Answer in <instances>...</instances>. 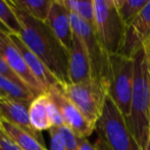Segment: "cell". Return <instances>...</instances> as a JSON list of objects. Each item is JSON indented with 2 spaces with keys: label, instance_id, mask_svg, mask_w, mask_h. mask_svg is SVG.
<instances>
[{
  "label": "cell",
  "instance_id": "6da1fadb",
  "mask_svg": "<svg viewBox=\"0 0 150 150\" xmlns=\"http://www.w3.org/2000/svg\"><path fill=\"white\" fill-rule=\"evenodd\" d=\"M22 25L18 37L56 77L60 84L69 83V52L46 22L36 20L8 0Z\"/></svg>",
  "mask_w": 150,
  "mask_h": 150
},
{
  "label": "cell",
  "instance_id": "7a4b0ae2",
  "mask_svg": "<svg viewBox=\"0 0 150 150\" xmlns=\"http://www.w3.org/2000/svg\"><path fill=\"white\" fill-rule=\"evenodd\" d=\"M134 88L129 130L143 149L150 138V59L144 47L134 57Z\"/></svg>",
  "mask_w": 150,
  "mask_h": 150
},
{
  "label": "cell",
  "instance_id": "3957f363",
  "mask_svg": "<svg viewBox=\"0 0 150 150\" xmlns=\"http://www.w3.org/2000/svg\"><path fill=\"white\" fill-rule=\"evenodd\" d=\"M107 94L124 117L131 114L134 88V60L120 54L109 55L106 78Z\"/></svg>",
  "mask_w": 150,
  "mask_h": 150
},
{
  "label": "cell",
  "instance_id": "277c9868",
  "mask_svg": "<svg viewBox=\"0 0 150 150\" xmlns=\"http://www.w3.org/2000/svg\"><path fill=\"white\" fill-rule=\"evenodd\" d=\"M62 93L76 105L92 124L96 126L102 114L107 94V85L104 80L92 78L82 83L60 84Z\"/></svg>",
  "mask_w": 150,
  "mask_h": 150
},
{
  "label": "cell",
  "instance_id": "5b68a950",
  "mask_svg": "<svg viewBox=\"0 0 150 150\" xmlns=\"http://www.w3.org/2000/svg\"><path fill=\"white\" fill-rule=\"evenodd\" d=\"M95 33L108 55L120 54L126 34L115 0H94Z\"/></svg>",
  "mask_w": 150,
  "mask_h": 150
},
{
  "label": "cell",
  "instance_id": "8992f818",
  "mask_svg": "<svg viewBox=\"0 0 150 150\" xmlns=\"http://www.w3.org/2000/svg\"><path fill=\"white\" fill-rule=\"evenodd\" d=\"M96 130L98 136L104 139L112 150H142L129 130L126 118L109 97L96 123Z\"/></svg>",
  "mask_w": 150,
  "mask_h": 150
},
{
  "label": "cell",
  "instance_id": "52a82bcc",
  "mask_svg": "<svg viewBox=\"0 0 150 150\" xmlns=\"http://www.w3.org/2000/svg\"><path fill=\"white\" fill-rule=\"evenodd\" d=\"M69 19H71V25L74 33L80 37L88 52L93 78L105 81L107 70H108L109 55L101 45L95 30L87 22L82 20L73 12H69Z\"/></svg>",
  "mask_w": 150,
  "mask_h": 150
},
{
  "label": "cell",
  "instance_id": "ba28073f",
  "mask_svg": "<svg viewBox=\"0 0 150 150\" xmlns=\"http://www.w3.org/2000/svg\"><path fill=\"white\" fill-rule=\"evenodd\" d=\"M46 95L58 107L65 126L71 128L79 138H87L96 130V126L91 123L76 105L63 94L59 83L50 88Z\"/></svg>",
  "mask_w": 150,
  "mask_h": 150
},
{
  "label": "cell",
  "instance_id": "9c48e42d",
  "mask_svg": "<svg viewBox=\"0 0 150 150\" xmlns=\"http://www.w3.org/2000/svg\"><path fill=\"white\" fill-rule=\"evenodd\" d=\"M0 54L5 59L11 70L30 88L34 96L38 97L46 94L42 85L29 69L22 54L10 38V35L0 33Z\"/></svg>",
  "mask_w": 150,
  "mask_h": 150
},
{
  "label": "cell",
  "instance_id": "30bf717a",
  "mask_svg": "<svg viewBox=\"0 0 150 150\" xmlns=\"http://www.w3.org/2000/svg\"><path fill=\"white\" fill-rule=\"evenodd\" d=\"M150 40V0L134 22L126 28L120 55L133 58Z\"/></svg>",
  "mask_w": 150,
  "mask_h": 150
},
{
  "label": "cell",
  "instance_id": "8fae6325",
  "mask_svg": "<svg viewBox=\"0 0 150 150\" xmlns=\"http://www.w3.org/2000/svg\"><path fill=\"white\" fill-rule=\"evenodd\" d=\"M69 83L87 82L93 78L88 52L82 40L75 33H74L71 50H69Z\"/></svg>",
  "mask_w": 150,
  "mask_h": 150
},
{
  "label": "cell",
  "instance_id": "7c38bea8",
  "mask_svg": "<svg viewBox=\"0 0 150 150\" xmlns=\"http://www.w3.org/2000/svg\"><path fill=\"white\" fill-rule=\"evenodd\" d=\"M29 107L30 105L24 103L16 102L7 98H0V117L28 132L45 146L42 133L37 132L31 124Z\"/></svg>",
  "mask_w": 150,
  "mask_h": 150
},
{
  "label": "cell",
  "instance_id": "4fadbf2b",
  "mask_svg": "<svg viewBox=\"0 0 150 150\" xmlns=\"http://www.w3.org/2000/svg\"><path fill=\"white\" fill-rule=\"evenodd\" d=\"M46 23L69 52L73 43L74 31L71 25L69 11L64 6L62 0H52L51 8Z\"/></svg>",
  "mask_w": 150,
  "mask_h": 150
},
{
  "label": "cell",
  "instance_id": "5bb4252c",
  "mask_svg": "<svg viewBox=\"0 0 150 150\" xmlns=\"http://www.w3.org/2000/svg\"><path fill=\"white\" fill-rule=\"evenodd\" d=\"M10 38L13 41V43L16 45V47L18 48L24 60L26 61L29 69L36 77V79L39 81V83L42 85L45 93H47V90L50 88L59 83L55 76L52 74L49 69L44 65V63L31 50H29L27 47V45L23 42V40L18 35H10Z\"/></svg>",
  "mask_w": 150,
  "mask_h": 150
},
{
  "label": "cell",
  "instance_id": "9a60e30c",
  "mask_svg": "<svg viewBox=\"0 0 150 150\" xmlns=\"http://www.w3.org/2000/svg\"><path fill=\"white\" fill-rule=\"evenodd\" d=\"M31 124L37 132L42 133L52 128L48 113V97L46 94L36 97L29 107Z\"/></svg>",
  "mask_w": 150,
  "mask_h": 150
},
{
  "label": "cell",
  "instance_id": "2e32d148",
  "mask_svg": "<svg viewBox=\"0 0 150 150\" xmlns=\"http://www.w3.org/2000/svg\"><path fill=\"white\" fill-rule=\"evenodd\" d=\"M0 128L22 150H47L34 136L2 118L0 119Z\"/></svg>",
  "mask_w": 150,
  "mask_h": 150
},
{
  "label": "cell",
  "instance_id": "e0dca14e",
  "mask_svg": "<svg viewBox=\"0 0 150 150\" xmlns=\"http://www.w3.org/2000/svg\"><path fill=\"white\" fill-rule=\"evenodd\" d=\"M13 5L36 20L47 22L52 0H10Z\"/></svg>",
  "mask_w": 150,
  "mask_h": 150
},
{
  "label": "cell",
  "instance_id": "ac0fdd59",
  "mask_svg": "<svg viewBox=\"0 0 150 150\" xmlns=\"http://www.w3.org/2000/svg\"><path fill=\"white\" fill-rule=\"evenodd\" d=\"M0 88L7 99L24 103L27 105H31L33 100L36 98L27 86L21 85L1 75H0Z\"/></svg>",
  "mask_w": 150,
  "mask_h": 150
},
{
  "label": "cell",
  "instance_id": "d6986e66",
  "mask_svg": "<svg viewBox=\"0 0 150 150\" xmlns=\"http://www.w3.org/2000/svg\"><path fill=\"white\" fill-rule=\"evenodd\" d=\"M149 0H115L119 14L125 26L131 25L146 6Z\"/></svg>",
  "mask_w": 150,
  "mask_h": 150
},
{
  "label": "cell",
  "instance_id": "ffe728a7",
  "mask_svg": "<svg viewBox=\"0 0 150 150\" xmlns=\"http://www.w3.org/2000/svg\"><path fill=\"white\" fill-rule=\"evenodd\" d=\"M64 6L69 12L77 14L79 18L87 22L94 29L95 27V8L94 0H62ZM95 30V29H94Z\"/></svg>",
  "mask_w": 150,
  "mask_h": 150
},
{
  "label": "cell",
  "instance_id": "44dd1931",
  "mask_svg": "<svg viewBox=\"0 0 150 150\" xmlns=\"http://www.w3.org/2000/svg\"><path fill=\"white\" fill-rule=\"evenodd\" d=\"M0 21L9 30L11 35H20L22 32V25L16 11L10 5L9 1L0 0Z\"/></svg>",
  "mask_w": 150,
  "mask_h": 150
},
{
  "label": "cell",
  "instance_id": "7402d4cb",
  "mask_svg": "<svg viewBox=\"0 0 150 150\" xmlns=\"http://www.w3.org/2000/svg\"><path fill=\"white\" fill-rule=\"evenodd\" d=\"M55 130L57 131L58 135H59V137L67 150H79L80 138L75 134V132L71 128H69L67 126L63 124L61 126L55 128Z\"/></svg>",
  "mask_w": 150,
  "mask_h": 150
},
{
  "label": "cell",
  "instance_id": "603a6c76",
  "mask_svg": "<svg viewBox=\"0 0 150 150\" xmlns=\"http://www.w3.org/2000/svg\"><path fill=\"white\" fill-rule=\"evenodd\" d=\"M0 75L3 76V77L8 78V79L12 80V81L16 82V83L21 84V85L27 86L26 84L21 80V78L11 70V68L9 67V65L7 64V62H6L5 59L2 57L1 54H0ZM27 88H28V86H27ZM29 90H30V88H29Z\"/></svg>",
  "mask_w": 150,
  "mask_h": 150
},
{
  "label": "cell",
  "instance_id": "cb8c5ba5",
  "mask_svg": "<svg viewBox=\"0 0 150 150\" xmlns=\"http://www.w3.org/2000/svg\"><path fill=\"white\" fill-rule=\"evenodd\" d=\"M48 113H49V117L51 120L52 128H58V126L65 124L58 107L49 98H48Z\"/></svg>",
  "mask_w": 150,
  "mask_h": 150
},
{
  "label": "cell",
  "instance_id": "d4e9b609",
  "mask_svg": "<svg viewBox=\"0 0 150 150\" xmlns=\"http://www.w3.org/2000/svg\"><path fill=\"white\" fill-rule=\"evenodd\" d=\"M48 133L50 137V150H67L55 128H51Z\"/></svg>",
  "mask_w": 150,
  "mask_h": 150
},
{
  "label": "cell",
  "instance_id": "484cf974",
  "mask_svg": "<svg viewBox=\"0 0 150 150\" xmlns=\"http://www.w3.org/2000/svg\"><path fill=\"white\" fill-rule=\"evenodd\" d=\"M0 150H22L0 128Z\"/></svg>",
  "mask_w": 150,
  "mask_h": 150
},
{
  "label": "cell",
  "instance_id": "4316f807",
  "mask_svg": "<svg viewBox=\"0 0 150 150\" xmlns=\"http://www.w3.org/2000/svg\"><path fill=\"white\" fill-rule=\"evenodd\" d=\"M79 150H97L95 145L91 144L87 138H80L79 140Z\"/></svg>",
  "mask_w": 150,
  "mask_h": 150
},
{
  "label": "cell",
  "instance_id": "83f0119b",
  "mask_svg": "<svg viewBox=\"0 0 150 150\" xmlns=\"http://www.w3.org/2000/svg\"><path fill=\"white\" fill-rule=\"evenodd\" d=\"M94 145H95V147H96L97 150H112L110 148V146H109V145L104 141V139L101 138L100 136H98L97 140L95 141Z\"/></svg>",
  "mask_w": 150,
  "mask_h": 150
},
{
  "label": "cell",
  "instance_id": "f1b7e54d",
  "mask_svg": "<svg viewBox=\"0 0 150 150\" xmlns=\"http://www.w3.org/2000/svg\"><path fill=\"white\" fill-rule=\"evenodd\" d=\"M0 33L1 34H7V35H11V33L9 32V30H8L7 28H6L5 26L3 25V23L0 21Z\"/></svg>",
  "mask_w": 150,
  "mask_h": 150
},
{
  "label": "cell",
  "instance_id": "f546056e",
  "mask_svg": "<svg viewBox=\"0 0 150 150\" xmlns=\"http://www.w3.org/2000/svg\"><path fill=\"white\" fill-rule=\"evenodd\" d=\"M144 50H145V52H146V55L148 56V58L150 59V40L144 45Z\"/></svg>",
  "mask_w": 150,
  "mask_h": 150
},
{
  "label": "cell",
  "instance_id": "4dcf8cb0",
  "mask_svg": "<svg viewBox=\"0 0 150 150\" xmlns=\"http://www.w3.org/2000/svg\"><path fill=\"white\" fill-rule=\"evenodd\" d=\"M142 150H150V138L148 139V141L146 142V144H145V146L143 147Z\"/></svg>",
  "mask_w": 150,
  "mask_h": 150
},
{
  "label": "cell",
  "instance_id": "1f68e13d",
  "mask_svg": "<svg viewBox=\"0 0 150 150\" xmlns=\"http://www.w3.org/2000/svg\"><path fill=\"white\" fill-rule=\"evenodd\" d=\"M0 98H6V96L4 95V93L2 92L1 88H0Z\"/></svg>",
  "mask_w": 150,
  "mask_h": 150
},
{
  "label": "cell",
  "instance_id": "d6a6232c",
  "mask_svg": "<svg viewBox=\"0 0 150 150\" xmlns=\"http://www.w3.org/2000/svg\"><path fill=\"white\" fill-rule=\"evenodd\" d=\"M0 119H1V117H0Z\"/></svg>",
  "mask_w": 150,
  "mask_h": 150
}]
</instances>
